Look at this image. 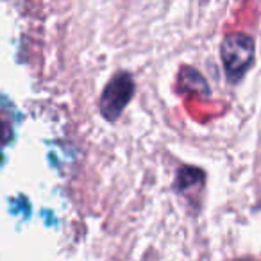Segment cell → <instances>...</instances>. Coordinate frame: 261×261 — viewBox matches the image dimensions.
<instances>
[{
	"label": "cell",
	"mask_w": 261,
	"mask_h": 261,
	"mask_svg": "<svg viewBox=\"0 0 261 261\" xmlns=\"http://www.w3.org/2000/svg\"><path fill=\"white\" fill-rule=\"evenodd\" d=\"M220 61L227 83H242L256 61V40L247 33H229L220 43Z\"/></svg>",
	"instance_id": "cell-1"
},
{
	"label": "cell",
	"mask_w": 261,
	"mask_h": 261,
	"mask_svg": "<svg viewBox=\"0 0 261 261\" xmlns=\"http://www.w3.org/2000/svg\"><path fill=\"white\" fill-rule=\"evenodd\" d=\"M136 91V83L133 73L120 70L106 83L98 98V111L108 122H116L133 100Z\"/></svg>",
	"instance_id": "cell-2"
},
{
	"label": "cell",
	"mask_w": 261,
	"mask_h": 261,
	"mask_svg": "<svg viewBox=\"0 0 261 261\" xmlns=\"http://www.w3.org/2000/svg\"><path fill=\"white\" fill-rule=\"evenodd\" d=\"M206 181V174L204 170L197 167H190L185 165L177 170L175 175V192L177 193H188V192H195L197 188L204 185Z\"/></svg>",
	"instance_id": "cell-3"
},
{
	"label": "cell",
	"mask_w": 261,
	"mask_h": 261,
	"mask_svg": "<svg viewBox=\"0 0 261 261\" xmlns=\"http://www.w3.org/2000/svg\"><path fill=\"white\" fill-rule=\"evenodd\" d=\"M177 88L181 91H195L200 95H210V86H207L206 79L197 72L192 66H185L179 73V83Z\"/></svg>",
	"instance_id": "cell-4"
},
{
	"label": "cell",
	"mask_w": 261,
	"mask_h": 261,
	"mask_svg": "<svg viewBox=\"0 0 261 261\" xmlns=\"http://www.w3.org/2000/svg\"><path fill=\"white\" fill-rule=\"evenodd\" d=\"M13 140V133H11V127L8 125L6 122L0 120V145H6Z\"/></svg>",
	"instance_id": "cell-5"
}]
</instances>
